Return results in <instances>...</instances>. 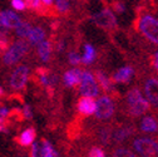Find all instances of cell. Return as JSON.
<instances>
[{"instance_id": "obj_5", "label": "cell", "mask_w": 158, "mask_h": 157, "mask_svg": "<svg viewBox=\"0 0 158 157\" xmlns=\"http://www.w3.org/2000/svg\"><path fill=\"white\" fill-rule=\"evenodd\" d=\"M95 102H97V107H95V112H94L95 118L99 121L110 120L114 114V111H115L113 98L109 97L108 94H103V95L97 97Z\"/></svg>"}, {"instance_id": "obj_27", "label": "cell", "mask_w": 158, "mask_h": 157, "mask_svg": "<svg viewBox=\"0 0 158 157\" xmlns=\"http://www.w3.org/2000/svg\"><path fill=\"white\" fill-rule=\"evenodd\" d=\"M67 59L72 67H78L81 64V53H78L77 50H69L68 55H67Z\"/></svg>"}, {"instance_id": "obj_26", "label": "cell", "mask_w": 158, "mask_h": 157, "mask_svg": "<svg viewBox=\"0 0 158 157\" xmlns=\"http://www.w3.org/2000/svg\"><path fill=\"white\" fill-rule=\"evenodd\" d=\"M10 44V35L8 30L0 29V54H2Z\"/></svg>"}, {"instance_id": "obj_38", "label": "cell", "mask_w": 158, "mask_h": 157, "mask_svg": "<svg viewBox=\"0 0 158 157\" xmlns=\"http://www.w3.org/2000/svg\"><path fill=\"white\" fill-rule=\"evenodd\" d=\"M42 3L44 4V6L50 8V6H53V5H54V0H42Z\"/></svg>"}, {"instance_id": "obj_36", "label": "cell", "mask_w": 158, "mask_h": 157, "mask_svg": "<svg viewBox=\"0 0 158 157\" xmlns=\"http://www.w3.org/2000/svg\"><path fill=\"white\" fill-rule=\"evenodd\" d=\"M9 114H10V109L4 104H0V118H5L6 120L9 117Z\"/></svg>"}, {"instance_id": "obj_14", "label": "cell", "mask_w": 158, "mask_h": 157, "mask_svg": "<svg viewBox=\"0 0 158 157\" xmlns=\"http://www.w3.org/2000/svg\"><path fill=\"white\" fill-rule=\"evenodd\" d=\"M144 94L148 102L158 108V81L154 78H149L144 84Z\"/></svg>"}, {"instance_id": "obj_23", "label": "cell", "mask_w": 158, "mask_h": 157, "mask_svg": "<svg viewBox=\"0 0 158 157\" xmlns=\"http://www.w3.org/2000/svg\"><path fill=\"white\" fill-rule=\"evenodd\" d=\"M132 133H133V129L131 127H121L117 131H114V133L112 134V138L115 142H123L127 138H129Z\"/></svg>"}, {"instance_id": "obj_40", "label": "cell", "mask_w": 158, "mask_h": 157, "mask_svg": "<svg viewBox=\"0 0 158 157\" xmlns=\"http://www.w3.org/2000/svg\"><path fill=\"white\" fill-rule=\"evenodd\" d=\"M154 61H157V62H158V53L156 54V58H154Z\"/></svg>"}, {"instance_id": "obj_6", "label": "cell", "mask_w": 158, "mask_h": 157, "mask_svg": "<svg viewBox=\"0 0 158 157\" xmlns=\"http://www.w3.org/2000/svg\"><path fill=\"white\" fill-rule=\"evenodd\" d=\"M139 30L149 42L158 44V20L152 15H143L138 19Z\"/></svg>"}, {"instance_id": "obj_21", "label": "cell", "mask_w": 158, "mask_h": 157, "mask_svg": "<svg viewBox=\"0 0 158 157\" xmlns=\"http://www.w3.org/2000/svg\"><path fill=\"white\" fill-rule=\"evenodd\" d=\"M31 24L27 20H22L20 23L18 24V27L14 29V34L16 38L19 39H27L29 33H30V29H31Z\"/></svg>"}, {"instance_id": "obj_32", "label": "cell", "mask_w": 158, "mask_h": 157, "mask_svg": "<svg viewBox=\"0 0 158 157\" xmlns=\"http://www.w3.org/2000/svg\"><path fill=\"white\" fill-rule=\"evenodd\" d=\"M53 48H54V50L56 53H63L67 49V43H65V40H63V39H59V40L55 42V44L53 45Z\"/></svg>"}, {"instance_id": "obj_18", "label": "cell", "mask_w": 158, "mask_h": 157, "mask_svg": "<svg viewBox=\"0 0 158 157\" xmlns=\"http://www.w3.org/2000/svg\"><path fill=\"white\" fill-rule=\"evenodd\" d=\"M95 77H97V81H98V83H99L101 89L103 92H106V93L114 92V89H115L114 88V82H113V79L109 75H107L103 70H97L95 72Z\"/></svg>"}, {"instance_id": "obj_3", "label": "cell", "mask_w": 158, "mask_h": 157, "mask_svg": "<svg viewBox=\"0 0 158 157\" xmlns=\"http://www.w3.org/2000/svg\"><path fill=\"white\" fill-rule=\"evenodd\" d=\"M126 104H127V111L131 116L138 117L144 114L148 109L151 103L148 102L147 98L143 97L142 92L138 89L137 87L132 88L127 95H126Z\"/></svg>"}, {"instance_id": "obj_30", "label": "cell", "mask_w": 158, "mask_h": 157, "mask_svg": "<svg viewBox=\"0 0 158 157\" xmlns=\"http://www.w3.org/2000/svg\"><path fill=\"white\" fill-rule=\"evenodd\" d=\"M29 155L31 157H40V141H34L30 145V152Z\"/></svg>"}, {"instance_id": "obj_20", "label": "cell", "mask_w": 158, "mask_h": 157, "mask_svg": "<svg viewBox=\"0 0 158 157\" xmlns=\"http://www.w3.org/2000/svg\"><path fill=\"white\" fill-rule=\"evenodd\" d=\"M59 152L48 140L40 141V157H58Z\"/></svg>"}, {"instance_id": "obj_28", "label": "cell", "mask_w": 158, "mask_h": 157, "mask_svg": "<svg viewBox=\"0 0 158 157\" xmlns=\"http://www.w3.org/2000/svg\"><path fill=\"white\" fill-rule=\"evenodd\" d=\"M11 8L18 11V13H22L27 9V4H25V0H11L10 2Z\"/></svg>"}, {"instance_id": "obj_31", "label": "cell", "mask_w": 158, "mask_h": 157, "mask_svg": "<svg viewBox=\"0 0 158 157\" xmlns=\"http://www.w3.org/2000/svg\"><path fill=\"white\" fill-rule=\"evenodd\" d=\"M88 156H90V157H104V156H106V152H104V150H103L102 147L94 146V147H92V148L89 150Z\"/></svg>"}, {"instance_id": "obj_13", "label": "cell", "mask_w": 158, "mask_h": 157, "mask_svg": "<svg viewBox=\"0 0 158 157\" xmlns=\"http://www.w3.org/2000/svg\"><path fill=\"white\" fill-rule=\"evenodd\" d=\"M35 50H36V55L39 58V61L42 63H48L52 59L53 50H54L53 43L49 40V39H44L43 42H40L35 47Z\"/></svg>"}, {"instance_id": "obj_9", "label": "cell", "mask_w": 158, "mask_h": 157, "mask_svg": "<svg viewBox=\"0 0 158 157\" xmlns=\"http://www.w3.org/2000/svg\"><path fill=\"white\" fill-rule=\"evenodd\" d=\"M36 74H38V82L48 92H53L54 88L58 86L59 81H60V78L58 77V74L50 72L47 68H38Z\"/></svg>"}, {"instance_id": "obj_35", "label": "cell", "mask_w": 158, "mask_h": 157, "mask_svg": "<svg viewBox=\"0 0 158 157\" xmlns=\"http://www.w3.org/2000/svg\"><path fill=\"white\" fill-rule=\"evenodd\" d=\"M113 10H115L117 13H124V10H126V6H124V4L122 3V2H114L113 3Z\"/></svg>"}, {"instance_id": "obj_22", "label": "cell", "mask_w": 158, "mask_h": 157, "mask_svg": "<svg viewBox=\"0 0 158 157\" xmlns=\"http://www.w3.org/2000/svg\"><path fill=\"white\" fill-rule=\"evenodd\" d=\"M141 131L146 133H153L158 131V123L153 117H144L141 122Z\"/></svg>"}, {"instance_id": "obj_11", "label": "cell", "mask_w": 158, "mask_h": 157, "mask_svg": "<svg viewBox=\"0 0 158 157\" xmlns=\"http://www.w3.org/2000/svg\"><path fill=\"white\" fill-rule=\"evenodd\" d=\"M95 107H97L95 98H92V97L81 95V98H79L78 102H77V111H78V113L81 116H84V117L94 116Z\"/></svg>"}, {"instance_id": "obj_37", "label": "cell", "mask_w": 158, "mask_h": 157, "mask_svg": "<svg viewBox=\"0 0 158 157\" xmlns=\"http://www.w3.org/2000/svg\"><path fill=\"white\" fill-rule=\"evenodd\" d=\"M0 132H8V125L5 118H0Z\"/></svg>"}, {"instance_id": "obj_16", "label": "cell", "mask_w": 158, "mask_h": 157, "mask_svg": "<svg viewBox=\"0 0 158 157\" xmlns=\"http://www.w3.org/2000/svg\"><path fill=\"white\" fill-rule=\"evenodd\" d=\"M134 74V70L129 66H124L119 69H117L112 77L114 83H128Z\"/></svg>"}, {"instance_id": "obj_2", "label": "cell", "mask_w": 158, "mask_h": 157, "mask_svg": "<svg viewBox=\"0 0 158 157\" xmlns=\"http://www.w3.org/2000/svg\"><path fill=\"white\" fill-rule=\"evenodd\" d=\"M30 79V67L23 63L14 66L9 77H8V87L10 91L20 93L28 86Z\"/></svg>"}, {"instance_id": "obj_24", "label": "cell", "mask_w": 158, "mask_h": 157, "mask_svg": "<svg viewBox=\"0 0 158 157\" xmlns=\"http://www.w3.org/2000/svg\"><path fill=\"white\" fill-rule=\"evenodd\" d=\"M54 8L58 14H68L70 11V3L69 0H54Z\"/></svg>"}, {"instance_id": "obj_39", "label": "cell", "mask_w": 158, "mask_h": 157, "mask_svg": "<svg viewBox=\"0 0 158 157\" xmlns=\"http://www.w3.org/2000/svg\"><path fill=\"white\" fill-rule=\"evenodd\" d=\"M4 94H5V89H4V87L2 84H0V97H3Z\"/></svg>"}, {"instance_id": "obj_29", "label": "cell", "mask_w": 158, "mask_h": 157, "mask_svg": "<svg viewBox=\"0 0 158 157\" xmlns=\"http://www.w3.org/2000/svg\"><path fill=\"white\" fill-rule=\"evenodd\" d=\"M20 114H22V117H23L24 120L30 121V120L33 118V108H31V106L24 104V106L22 107V109H20Z\"/></svg>"}, {"instance_id": "obj_15", "label": "cell", "mask_w": 158, "mask_h": 157, "mask_svg": "<svg viewBox=\"0 0 158 157\" xmlns=\"http://www.w3.org/2000/svg\"><path fill=\"white\" fill-rule=\"evenodd\" d=\"M44 39H47L45 29L40 25H33L30 29V33L27 38V40L30 44V47H36L40 42H43Z\"/></svg>"}, {"instance_id": "obj_25", "label": "cell", "mask_w": 158, "mask_h": 157, "mask_svg": "<svg viewBox=\"0 0 158 157\" xmlns=\"http://www.w3.org/2000/svg\"><path fill=\"white\" fill-rule=\"evenodd\" d=\"M27 9L35 11V13H42L44 10V4L42 3V0H25Z\"/></svg>"}, {"instance_id": "obj_34", "label": "cell", "mask_w": 158, "mask_h": 157, "mask_svg": "<svg viewBox=\"0 0 158 157\" xmlns=\"http://www.w3.org/2000/svg\"><path fill=\"white\" fill-rule=\"evenodd\" d=\"M113 156H135V153H133V152H131L128 148H126V147H119V148H117L115 150V152H113Z\"/></svg>"}, {"instance_id": "obj_1", "label": "cell", "mask_w": 158, "mask_h": 157, "mask_svg": "<svg viewBox=\"0 0 158 157\" xmlns=\"http://www.w3.org/2000/svg\"><path fill=\"white\" fill-rule=\"evenodd\" d=\"M30 52V44L28 43L27 39H19L11 42L9 47L2 53V64L4 67H14L19 63H22L27 55Z\"/></svg>"}, {"instance_id": "obj_4", "label": "cell", "mask_w": 158, "mask_h": 157, "mask_svg": "<svg viewBox=\"0 0 158 157\" xmlns=\"http://www.w3.org/2000/svg\"><path fill=\"white\" fill-rule=\"evenodd\" d=\"M78 92L81 95L97 98L101 95V86L97 81L95 73L90 70H82L81 74V82L78 84Z\"/></svg>"}, {"instance_id": "obj_8", "label": "cell", "mask_w": 158, "mask_h": 157, "mask_svg": "<svg viewBox=\"0 0 158 157\" xmlns=\"http://www.w3.org/2000/svg\"><path fill=\"white\" fill-rule=\"evenodd\" d=\"M92 22L94 24H97L99 28H103V29H107V30H110V29L117 27V19H115L113 11L108 8L93 14L92 15Z\"/></svg>"}, {"instance_id": "obj_12", "label": "cell", "mask_w": 158, "mask_h": 157, "mask_svg": "<svg viewBox=\"0 0 158 157\" xmlns=\"http://www.w3.org/2000/svg\"><path fill=\"white\" fill-rule=\"evenodd\" d=\"M81 74H82V70L78 67H72L70 69H68L63 73L62 83L67 88H70V89L77 88L79 82H81Z\"/></svg>"}, {"instance_id": "obj_19", "label": "cell", "mask_w": 158, "mask_h": 157, "mask_svg": "<svg viewBox=\"0 0 158 157\" xmlns=\"http://www.w3.org/2000/svg\"><path fill=\"white\" fill-rule=\"evenodd\" d=\"M97 59V50L95 48L87 43L83 45V53L81 54V64L83 66H92Z\"/></svg>"}, {"instance_id": "obj_17", "label": "cell", "mask_w": 158, "mask_h": 157, "mask_svg": "<svg viewBox=\"0 0 158 157\" xmlns=\"http://www.w3.org/2000/svg\"><path fill=\"white\" fill-rule=\"evenodd\" d=\"M36 138V132L33 127H27L20 132V134L18 136L16 142L20 145L22 147H30V145L35 141Z\"/></svg>"}, {"instance_id": "obj_33", "label": "cell", "mask_w": 158, "mask_h": 157, "mask_svg": "<svg viewBox=\"0 0 158 157\" xmlns=\"http://www.w3.org/2000/svg\"><path fill=\"white\" fill-rule=\"evenodd\" d=\"M110 138H112V134H110V132L108 129H101V132H99V140H101V142L103 145H107Z\"/></svg>"}, {"instance_id": "obj_7", "label": "cell", "mask_w": 158, "mask_h": 157, "mask_svg": "<svg viewBox=\"0 0 158 157\" xmlns=\"http://www.w3.org/2000/svg\"><path fill=\"white\" fill-rule=\"evenodd\" d=\"M133 150L139 156H158V142L142 137L133 141Z\"/></svg>"}, {"instance_id": "obj_10", "label": "cell", "mask_w": 158, "mask_h": 157, "mask_svg": "<svg viewBox=\"0 0 158 157\" xmlns=\"http://www.w3.org/2000/svg\"><path fill=\"white\" fill-rule=\"evenodd\" d=\"M22 20L23 19L20 18V15L14 9L13 10H10V9L0 10V29H4L8 32L14 30Z\"/></svg>"}]
</instances>
